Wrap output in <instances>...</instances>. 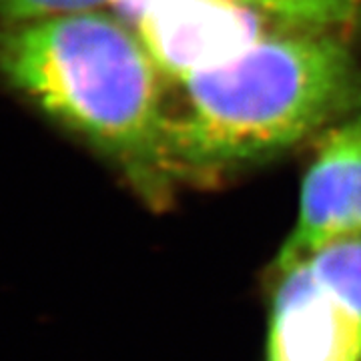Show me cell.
I'll return each instance as SVG.
<instances>
[{
  "mask_svg": "<svg viewBox=\"0 0 361 361\" xmlns=\"http://www.w3.org/2000/svg\"><path fill=\"white\" fill-rule=\"evenodd\" d=\"M361 63L334 30L279 26L219 65L169 80L175 187L211 185L357 113Z\"/></svg>",
  "mask_w": 361,
  "mask_h": 361,
  "instance_id": "6da1fadb",
  "label": "cell"
},
{
  "mask_svg": "<svg viewBox=\"0 0 361 361\" xmlns=\"http://www.w3.org/2000/svg\"><path fill=\"white\" fill-rule=\"evenodd\" d=\"M0 73L121 167L149 205L177 189L165 147L169 80L135 28L106 8L8 23Z\"/></svg>",
  "mask_w": 361,
  "mask_h": 361,
  "instance_id": "7a4b0ae2",
  "label": "cell"
},
{
  "mask_svg": "<svg viewBox=\"0 0 361 361\" xmlns=\"http://www.w3.org/2000/svg\"><path fill=\"white\" fill-rule=\"evenodd\" d=\"M261 293L263 361H361V317L301 255L277 251L263 271Z\"/></svg>",
  "mask_w": 361,
  "mask_h": 361,
  "instance_id": "3957f363",
  "label": "cell"
},
{
  "mask_svg": "<svg viewBox=\"0 0 361 361\" xmlns=\"http://www.w3.org/2000/svg\"><path fill=\"white\" fill-rule=\"evenodd\" d=\"M111 11L135 28L167 80L219 65L283 26L227 0H121Z\"/></svg>",
  "mask_w": 361,
  "mask_h": 361,
  "instance_id": "277c9868",
  "label": "cell"
},
{
  "mask_svg": "<svg viewBox=\"0 0 361 361\" xmlns=\"http://www.w3.org/2000/svg\"><path fill=\"white\" fill-rule=\"evenodd\" d=\"M361 235V111L325 129L301 183L293 229L279 251L301 253Z\"/></svg>",
  "mask_w": 361,
  "mask_h": 361,
  "instance_id": "5b68a950",
  "label": "cell"
},
{
  "mask_svg": "<svg viewBox=\"0 0 361 361\" xmlns=\"http://www.w3.org/2000/svg\"><path fill=\"white\" fill-rule=\"evenodd\" d=\"M283 26L343 30L357 23L361 0H227Z\"/></svg>",
  "mask_w": 361,
  "mask_h": 361,
  "instance_id": "8992f818",
  "label": "cell"
},
{
  "mask_svg": "<svg viewBox=\"0 0 361 361\" xmlns=\"http://www.w3.org/2000/svg\"><path fill=\"white\" fill-rule=\"evenodd\" d=\"M289 255L305 259L313 275L361 317V235L331 239L310 251Z\"/></svg>",
  "mask_w": 361,
  "mask_h": 361,
  "instance_id": "52a82bcc",
  "label": "cell"
},
{
  "mask_svg": "<svg viewBox=\"0 0 361 361\" xmlns=\"http://www.w3.org/2000/svg\"><path fill=\"white\" fill-rule=\"evenodd\" d=\"M121 0H0V16L6 23L35 20L56 14L82 13L111 6L115 8Z\"/></svg>",
  "mask_w": 361,
  "mask_h": 361,
  "instance_id": "ba28073f",
  "label": "cell"
}]
</instances>
